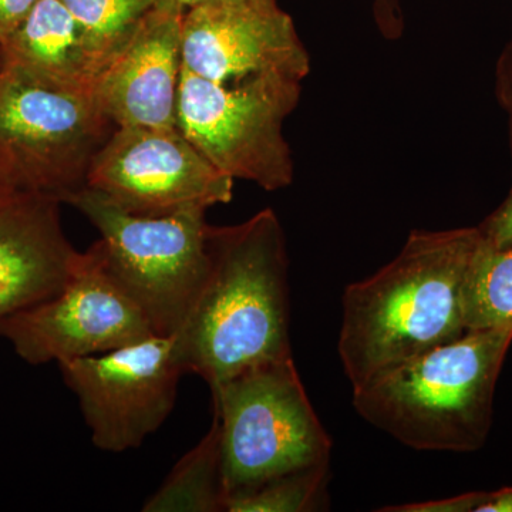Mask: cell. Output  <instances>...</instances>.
<instances>
[{"label": "cell", "instance_id": "obj_22", "mask_svg": "<svg viewBox=\"0 0 512 512\" xmlns=\"http://www.w3.org/2000/svg\"><path fill=\"white\" fill-rule=\"evenodd\" d=\"M498 94H500L501 103H503L504 109L508 113V120H510L512 147V40L501 57L500 69H498Z\"/></svg>", "mask_w": 512, "mask_h": 512}, {"label": "cell", "instance_id": "obj_13", "mask_svg": "<svg viewBox=\"0 0 512 512\" xmlns=\"http://www.w3.org/2000/svg\"><path fill=\"white\" fill-rule=\"evenodd\" d=\"M62 202L33 192L0 197V320L56 295L80 252L64 235Z\"/></svg>", "mask_w": 512, "mask_h": 512}, {"label": "cell", "instance_id": "obj_26", "mask_svg": "<svg viewBox=\"0 0 512 512\" xmlns=\"http://www.w3.org/2000/svg\"><path fill=\"white\" fill-rule=\"evenodd\" d=\"M3 69H5V56H3L2 46H0V76H2Z\"/></svg>", "mask_w": 512, "mask_h": 512}, {"label": "cell", "instance_id": "obj_3", "mask_svg": "<svg viewBox=\"0 0 512 512\" xmlns=\"http://www.w3.org/2000/svg\"><path fill=\"white\" fill-rule=\"evenodd\" d=\"M511 343L512 325L470 330L353 389V407L414 450H480Z\"/></svg>", "mask_w": 512, "mask_h": 512}, {"label": "cell", "instance_id": "obj_8", "mask_svg": "<svg viewBox=\"0 0 512 512\" xmlns=\"http://www.w3.org/2000/svg\"><path fill=\"white\" fill-rule=\"evenodd\" d=\"M156 335L117 284L99 244L80 252L52 298L0 320V336L30 365L100 355Z\"/></svg>", "mask_w": 512, "mask_h": 512}, {"label": "cell", "instance_id": "obj_21", "mask_svg": "<svg viewBox=\"0 0 512 512\" xmlns=\"http://www.w3.org/2000/svg\"><path fill=\"white\" fill-rule=\"evenodd\" d=\"M39 0H0V43L29 15Z\"/></svg>", "mask_w": 512, "mask_h": 512}, {"label": "cell", "instance_id": "obj_1", "mask_svg": "<svg viewBox=\"0 0 512 512\" xmlns=\"http://www.w3.org/2000/svg\"><path fill=\"white\" fill-rule=\"evenodd\" d=\"M480 228L413 231L400 254L343 292L339 357L352 389L466 335Z\"/></svg>", "mask_w": 512, "mask_h": 512}, {"label": "cell", "instance_id": "obj_6", "mask_svg": "<svg viewBox=\"0 0 512 512\" xmlns=\"http://www.w3.org/2000/svg\"><path fill=\"white\" fill-rule=\"evenodd\" d=\"M116 126L93 97L37 82L5 63L0 76V175L12 190L66 202L86 187Z\"/></svg>", "mask_w": 512, "mask_h": 512}, {"label": "cell", "instance_id": "obj_18", "mask_svg": "<svg viewBox=\"0 0 512 512\" xmlns=\"http://www.w3.org/2000/svg\"><path fill=\"white\" fill-rule=\"evenodd\" d=\"M107 63L160 0H62ZM107 66V64H106Z\"/></svg>", "mask_w": 512, "mask_h": 512}, {"label": "cell", "instance_id": "obj_16", "mask_svg": "<svg viewBox=\"0 0 512 512\" xmlns=\"http://www.w3.org/2000/svg\"><path fill=\"white\" fill-rule=\"evenodd\" d=\"M464 318L467 332L512 325V247L494 248L484 238L468 276Z\"/></svg>", "mask_w": 512, "mask_h": 512}, {"label": "cell", "instance_id": "obj_23", "mask_svg": "<svg viewBox=\"0 0 512 512\" xmlns=\"http://www.w3.org/2000/svg\"><path fill=\"white\" fill-rule=\"evenodd\" d=\"M476 512H512V487L501 488L493 493H483Z\"/></svg>", "mask_w": 512, "mask_h": 512}, {"label": "cell", "instance_id": "obj_14", "mask_svg": "<svg viewBox=\"0 0 512 512\" xmlns=\"http://www.w3.org/2000/svg\"><path fill=\"white\" fill-rule=\"evenodd\" d=\"M0 46L6 64L37 82L93 99L107 64L62 0H39Z\"/></svg>", "mask_w": 512, "mask_h": 512}, {"label": "cell", "instance_id": "obj_25", "mask_svg": "<svg viewBox=\"0 0 512 512\" xmlns=\"http://www.w3.org/2000/svg\"><path fill=\"white\" fill-rule=\"evenodd\" d=\"M12 191L15 190H12V188H10L9 185L5 183V180H3L2 175H0V197Z\"/></svg>", "mask_w": 512, "mask_h": 512}, {"label": "cell", "instance_id": "obj_12", "mask_svg": "<svg viewBox=\"0 0 512 512\" xmlns=\"http://www.w3.org/2000/svg\"><path fill=\"white\" fill-rule=\"evenodd\" d=\"M184 12L160 0L104 67L94 101L114 126L178 127Z\"/></svg>", "mask_w": 512, "mask_h": 512}, {"label": "cell", "instance_id": "obj_4", "mask_svg": "<svg viewBox=\"0 0 512 512\" xmlns=\"http://www.w3.org/2000/svg\"><path fill=\"white\" fill-rule=\"evenodd\" d=\"M225 505L274 478L329 466L332 440L292 357L261 363L212 390Z\"/></svg>", "mask_w": 512, "mask_h": 512}, {"label": "cell", "instance_id": "obj_24", "mask_svg": "<svg viewBox=\"0 0 512 512\" xmlns=\"http://www.w3.org/2000/svg\"><path fill=\"white\" fill-rule=\"evenodd\" d=\"M175 5L180 6L184 10L192 8V6L200 5L202 2H207V0H171Z\"/></svg>", "mask_w": 512, "mask_h": 512}, {"label": "cell", "instance_id": "obj_17", "mask_svg": "<svg viewBox=\"0 0 512 512\" xmlns=\"http://www.w3.org/2000/svg\"><path fill=\"white\" fill-rule=\"evenodd\" d=\"M329 466L306 468L274 478L225 505L228 512H309L328 510Z\"/></svg>", "mask_w": 512, "mask_h": 512}, {"label": "cell", "instance_id": "obj_20", "mask_svg": "<svg viewBox=\"0 0 512 512\" xmlns=\"http://www.w3.org/2000/svg\"><path fill=\"white\" fill-rule=\"evenodd\" d=\"M373 13L380 32L387 39H399L404 28L399 0H373Z\"/></svg>", "mask_w": 512, "mask_h": 512}, {"label": "cell", "instance_id": "obj_11", "mask_svg": "<svg viewBox=\"0 0 512 512\" xmlns=\"http://www.w3.org/2000/svg\"><path fill=\"white\" fill-rule=\"evenodd\" d=\"M183 67L220 84L258 77L302 83L311 57L278 0H207L185 10Z\"/></svg>", "mask_w": 512, "mask_h": 512}, {"label": "cell", "instance_id": "obj_2", "mask_svg": "<svg viewBox=\"0 0 512 512\" xmlns=\"http://www.w3.org/2000/svg\"><path fill=\"white\" fill-rule=\"evenodd\" d=\"M210 268L175 348L185 373L212 390L249 367L292 357L288 252L271 208L212 227Z\"/></svg>", "mask_w": 512, "mask_h": 512}, {"label": "cell", "instance_id": "obj_19", "mask_svg": "<svg viewBox=\"0 0 512 512\" xmlns=\"http://www.w3.org/2000/svg\"><path fill=\"white\" fill-rule=\"evenodd\" d=\"M478 228L491 247H512V190L500 208H497Z\"/></svg>", "mask_w": 512, "mask_h": 512}, {"label": "cell", "instance_id": "obj_10", "mask_svg": "<svg viewBox=\"0 0 512 512\" xmlns=\"http://www.w3.org/2000/svg\"><path fill=\"white\" fill-rule=\"evenodd\" d=\"M86 187L123 210L157 217L227 204L234 180L178 127H116L94 157Z\"/></svg>", "mask_w": 512, "mask_h": 512}, {"label": "cell", "instance_id": "obj_7", "mask_svg": "<svg viewBox=\"0 0 512 512\" xmlns=\"http://www.w3.org/2000/svg\"><path fill=\"white\" fill-rule=\"evenodd\" d=\"M299 97L301 83L281 77L220 84L183 67L177 126L221 173L278 191L295 174L284 124Z\"/></svg>", "mask_w": 512, "mask_h": 512}, {"label": "cell", "instance_id": "obj_9", "mask_svg": "<svg viewBox=\"0 0 512 512\" xmlns=\"http://www.w3.org/2000/svg\"><path fill=\"white\" fill-rule=\"evenodd\" d=\"M59 367L79 399L94 446L110 453L140 447L163 426L185 373L174 335H153Z\"/></svg>", "mask_w": 512, "mask_h": 512}, {"label": "cell", "instance_id": "obj_15", "mask_svg": "<svg viewBox=\"0 0 512 512\" xmlns=\"http://www.w3.org/2000/svg\"><path fill=\"white\" fill-rule=\"evenodd\" d=\"M146 512L225 511L221 431L214 414L211 429L177 464L144 504Z\"/></svg>", "mask_w": 512, "mask_h": 512}, {"label": "cell", "instance_id": "obj_5", "mask_svg": "<svg viewBox=\"0 0 512 512\" xmlns=\"http://www.w3.org/2000/svg\"><path fill=\"white\" fill-rule=\"evenodd\" d=\"M64 204L100 232L97 244L107 269L153 332L171 336L183 328L210 268L207 211L133 214L87 187Z\"/></svg>", "mask_w": 512, "mask_h": 512}]
</instances>
